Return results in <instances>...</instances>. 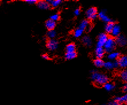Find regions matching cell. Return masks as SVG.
Wrapping results in <instances>:
<instances>
[{
	"label": "cell",
	"instance_id": "cell-32",
	"mask_svg": "<svg viewBox=\"0 0 127 105\" xmlns=\"http://www.w3.org/2000/svg\"><path fill=\"white\" fill-rule=\"evenodd\" d=\"M113 63H114V66H115V68H117V67H119V63H118L117 61H113Z\"/></svg>",
	"mask_w": 127,
	"mask_h": 105
},
{
	"label": "cell",
	"instance_id": "cell-1",
	"mask_svg": "<svg viewBox=\"0 0 127 105\" xmlns=\"http://www.w3.org/2000/svg\"><path fill=\"white\" fill-rule=\"evenodd\" d=\"M92 79L96 84L98 86H104L108 82V78L104 74L98 73L95 71H92Z\"/></svg>",
	"mask_w": 127,
	"mask_h": 105
},
{
	"label": "cell",
	"instance_id": "cell-11",
	"mask_svg": "<svg viewBox=\"0 0 127 105\" xmlns=\"http://www.w3.org/2000/svg\"><path fill=\"white\" fill-rule=\"evenodd\" d=\"M120 30H121V29L119 25L115 24L113 28V30H112V31L110 34H112V35L114 36V37H117V36H119L120 35Z\"/></svg>",
	"mask_w": 127,
	"mask_h": 105
},
{
	"label": "cell",
	"instance_id": "cell-24",
	"mask_svg": "<svg viewBox=\"0 0 127 105\" xmlns=\"http://www.w3.org/2000/svg\"><path fill=\"white\" fill-rule=\"evenodd\" d=\"M83 32V30L81 29L80 28H78L77 29H75L74 32V37L76 38H78L82 35Z\"/></svg>",
	"mask_w": 127,
	"mask_h": 105
},
{
	"label": "cell",
	"instance_id": "cell-3",
	"mask_svg": "<svg viewBox=\"0 0 127 105\" xmlns=\"http://www.w3.org/2000/svg\"><path fill=\"white\" fill-rule=\"evenodd\" d=\"M87 18L90 20H94L97 17V9L95 8L92 7L89 9L86 12Z\"/></svg>",
	"mask_w": 127,
	"mask_h": 105
},
{
	"label": "cell",
	"instance_id": "cell-5",
	"mask_svg": "<svg viewBox=\"0 0 127 105\" xmlns=\"http://www.w3.org/2000/svg\"><path fill=\"white\" fill-rule=\"evenodd\" d=\"M58 43L55 39H50L47 43V47L51 51H54L58 48Z\"/></svg>",
	"mask_w": 127,
	"mask_h": 105
},
{
	"label": "cell",
	"instance_id": "cell-15",
	"mask_svg": "<svg viewBox=\"0 0 127 105\" xmlns=\"http://www.w3.org/2000/svg\"><path fill=\"white\" fill-rule=\"evenodd\" d=\"M89 25V22L87 20H84L81 23L80 25L79 26V28H80L81 29L83 30L84 31V30L88 28Z\"/></svg>",
	"mask_w": 127,
	"mask_h": 105
},
{
	"label": "cell",
	"instance_id": "cell-27",
	"mask_svg": "<svg viewBox=\"0 0 127 105\" xmlns=\"http://www.w3.org/2000/svg\"><path fill=\"white\" fill-rule=\"evenodd\" d=\"M50 19L51 20L55 21H55L59 20V15L58 13L54 14L53 15H52L51 16Z\"/></svg>",
	"mask_w": 127,
	"mask_h": 105
},
{
	"label": "cell",
	"instance_id": "cell-31",
	"mask_svg": "<svg viewBox=\"0 0 127 105\" xmlns=\"http://www.w3.org/2000/svg\"><path fill=\"white\" fill-rule=\"evenodd\" d=\"M123 91L126 92V93H127V83H126V84L124 85V86L123 87Z\"/></svg>",
	"mask_w": 127,
	"mask_h": 105
},
{
	"label": "cell",
	"instance_id": "cell-25",
	"mask_svg": "<svg viewBox=\"0 0 127 105\" xmlns=\"http://www.w3.org/2000/svg\"><path fill=\"white\" fill-rule=\"evenodd\" d=\"M104 66L108 70H111L112 68H115L114 63L113 62H112V61H107L106 63H104Z\"/></svg>",
	"mask_w": 127,
	"mask_h": 105
},
{
	"label": "cell",
	"instance_id": "cell-13",
	"mask_svg": "<svg viewBox=\"0 0 127 105\" xmlns=\"http://www.w3.org/2000/svg\"><path fill=\"white\" fill-rule=\"evenodd\" d=\"M115 25V24H114L113 22H112V21L110 23H107V24L106 25V26H105V31H106L107 33H111Z\"/></svg>",
	"mask_w": 127,
	"mask_h": 105
},
{
	"label": "cell",
	"instance_id": "cell-17",
	"mask_svg": "<svg viewBox=\"0 0 127 105\" xmlns=\"http://www.w3.org/2000/svg\"><path fill=\"white\" fill-rule=\"evenodd\" d=\"M76 46L74 43H70L66 46V52H75Z\"/></svg>",
	"mask_w": 127,
	"mask_h": 105
},
{
	"label": "cell",
	"instance_id": "cell-33",
	"mask_svg": "<svg viewBox=\"0 0 127 105\" xmlns=\"http://www.w3.org/2000/svg\"><path fill=\"white\" fill-rule=\"evenodd\" d=\"M42 57H43V58L44 59H46V60L49 59L48 55H47V54H44V55H43L42 56Z\"/></svg>",
	"mask_w": 127,
	"mask_h": 105
},
{
	"label": "cell",
	"instance_id": "cell-18",
	"mask_svg": "<svg viewBox=\"0 0 127 105\" xmlns=\"http://www.w3.org/2000/svg\"><path fill=\"white\" fill-rule=\"evenodd\" d=\"M108 58L110 60H115L120 57V53L117 52H112L108 55Z\"/></svg>",
	"mask_w": 127,
	"mask_h": 105
},
{
	"label": "cell",
	"instance_id": "cell-22",
	"mask_svg": "<svg viewBox=\"0 0 127 105\" xmlns=\"http://www.w3.org/2000/svg\"><path fill=\"white\" fill-rule=\"evenodd\" d=\"M120 78L123 81L127 83V69H125L121 72Z\"/></svg>",
	"mask_w": 127,
	"mask_h": 105
},
{
	"label": "cell",
	"instance_id": "cell-6",
	"mask_svg": "<svg viewBox=\"0 0 127 105\" xmlns=\"http://www.w3.org/2000/svg\"><path fill=\"white\" fill-rule=\"evenodd\" d=\"M116 44H118L120 46H126L127 44V39L124 36L119 35L116 39Z\"/></svg>",
	"mask_w": 127,
	"mask_h": 105
},
{
	"label": "cell",
	"instance_id": "cell-30",
	"mask_svg": "<svg viewBox=\"0 0 127 105\" xmlns=\"http://www.w3.org/2000/svg\"><path fill=\"white\" fill-rule=\"evenodd\" d=\"M80 14V9H77L75 11H74V14L75 16H78Z\"/></svg>",
	"mask_w": 127,
	"mask_h": 105
},
{
	"label": "cell",
	"instance_id": "cell-14",
	"mask_svg": "<svg viewBox=\"0 0 127 105\" xmlns=\"http://www.w3.org/2000/svg\"><path fill=\"white\" fill-rule=\"evenodd\" d=\"M82 41L83 44H85L86 46H90L92 44V39L88 36H84L82 39Z\"/></svg>",
	"mask_w": 127,
	"mask_h": 105
},
{
	"label": "cell",
	"instance_id": "cell-19",
	"mask_svg": "<svg viewBox=\"0 0 127 105\" xmlns=\"http://www.w3.org/2000/svg\"><path fill=\"white\" fill-rule=\"evenodd\" d=\"M47 1L50 3V6L54 7V8L59 6L62 2V1H61V0H50V1Z\"/></svg>",
	"mask_w": 127,
	"mask_h": 105
},
{
	"label": "cell",
	"instance_id": "cell-23",
	"mask_svg": "<svg viewBox=\"0 0 127 105\" xmlns=\"http://www.w3.org/2000/svg\"><path fill=\"white\" fill-rule=\"evenodd\" d=\"M104 86L105 89L108 91H111V90H113L115 87V85L112 84L111 83H109V82H107L106 84H105L104 85Z\"/></svg>",
	"mask_w": 127,
	"mask_h": 105
},
{
	"label": "cell",
	"instance_id": "cell-20",
	"mask_svg": "<svg viewBox=\"0 0 127 105\" xmlns=\"http://www.w3.org/2000/svg\"><path fill=\"white\" fill-rule=\"evenodd\" d=\"M76 56H77V53H76V52H66V55H65V57L67 60L73 59L75 58Z\"/></svg>",
	"mask_w": 127,
	"mask_h": 105
},
{
	"label": "cell",
	"instance_id": "cell-36",
	"mask_svg": "<svg viewBox=\"0 0 127 105\" xmlns=\"http://www.w3.org/2000/svg\"></svg>",
	"mask_w": 127,
	"mask_h": 105
},
{
	"label": "cell",
	"instance_id": "cell-7",
	"mask_svg": "<svg viewBox=\"0 0 127 105\" xmlns=\"http://www.w3.org/2000/svg\"><path fill=\"white\" fill-rule=\"evenodd\" d=\"M119 63V66L121 68H127V56H120L117 60Z\"/></svg>",
	"mask_w": 127,
	"mask_h": 105
},
{
	"label": "cell",
	"instance_id": "cell-16",
	"mask_svg": "<svg viewBox=\"0 0 127 105\" xmlns=\"http://www.w3.org/2000/svg\"><path fill=\"white\" fill-rule=\"evenodd\" d=\"M115 101H117L120 104H123V103H126L127 102V93L122 96V97H117L115 99Z\"/></svg>",
	"mask_w": 127,
	"mask_h": 105
},
{
	"label": "cell",
	"instance_id": "cell-8",
	"mask_svg": "<svg viewBox=\"0 0 127 105\" xmlns=\"http://www.w3.org/2000/svg\"><path fill=\"white\" fill-rule=\"evenodd\" d=\"M37 6L41 9L46 10L50 8V5L47 1H40L37 2Z\"/></svg>",
	"mask_w": 127,
	"mask_h": 105
},
{
	"label": "cell",
	"instance_id": "cell-26",
	"mask_svg": "<svg viewBox=\"0 0 127 105\" xmlns=\"http://www.w3.org/2000/svg\"><path fill=\"white\" fill-rule=\"evenodd\" d=\"M56 35H57V33H56V32L54 30H49L48 33H47V36L50 39H54V38L56 36Z\"/></svg>",
	"mask_w": 127,
	"mask_h": 105
},
{
	"label": "cell",
	"instance_id": "cell-28",
	"mask_svg": "<svg viewBox=\"0 0 127 105\" xmlns=\"http://www.w3.org/2000/svg\"><path fill=\"white\" fill-rule=\"evenodd\" d=\"M25 2L29 3V4L32 5V4H35V3L37 2V1H36V0H26Z\"/></svg>",
	"mask_w": 127,
	"mask_h": 105
},
{
	"label": "cell",
	"instance_id": "cell-10",
	"mask_svg": "<svg viewBox=\"0 0 127 105\" xmlns=\"http://www.w3.org/2000/svg\"><path fill=\"white\" fill-rule=\"evenodd\" d=\"M46 28L48 29V30H54V29L55 28L56 26V23L55 21L51 20H48L46 22Z\"/></svg>",
	"mask_w": 127,
	"mask_h": 105
},
{
	"label": "cell",
	"instance_id": "cell-9",
	"mask_svg": "<svg viewBox=\"0 0 127 105\" xmlns=\"http://www.w3.org/2000/svg\"><path fill=\"white\" fill-rule=\"evenodd\" d=\"M105 50L103 47H97L96 48L95 54L97 59H101L104 56L105 54Z\"/></svg>",
	"mask_w": 127,
	"mask_h": 105
},
{
	"label": "cell",
	"instance_id": "cell-4",
	"mask_svg": "<svg viewBox=\"0 0 127 105\" xmlns=\"http://www.w3.org/2000/svg\"><path fill=\"white\" fill-rule=\"evenodd\" d=\"M108 39V35L106 33H101L98 36L97 41V47H103Z\"/></svg>",
	"mask_w": 127,
	"mask_h": 105
},
{
	"label": "cell",
	"instance_id": "cell-35",
	"mask_svg": "<svg viewBox=\"0 0 127 105\" xmlns=\"http://www.w3.org/2000/svg\"><path fill=\"white\" fill-rule=\"evenodd\" d=\"M126 104H127V102H126Z\"/></svg>",
	"mask_w": 127,
	"mask_h": 105
},
{
	"label": "cell",
	"instance_id": "cell-2",
	"mask_svg": "<svg viewBox=\"0 0 127 105\" xmlns=\"http://www.w3.org/2000/svg\"><path fill=\"white\" fill-rule=\"evenodd\" d=\"M116 42L115 40L112 37H108L104 46L105 51L108 52V53L113 52L116 47Z\"/></svg>",
	"mask_w": 127,
	"mask_h": 105
},
{
	"label": "cell",
	"instance_id": "cell-12",
	"mask_svg": "<svg viewBox=\"0 0 127 105\" xmlns=\"http://www.w3.org/2000/svg\"><path fill=\"white\" fill-rule=\"evenodd\" d=\"M98 16L103 21H104L105 23H108L111 22V20H110V18L106 15L105 12L104 11H101L99 12L98 14Z\"/></svg>",
	"mask_w": 127,
	"mask_h": 105
},
{
	"label": "cell",
	"instance_id": "cell-29",
	"mask_svg": "<svg viewBox=\"0 0 127 105\" xmlns=\"http://www.w3.org/2000/svg\"><path fill=\"white\" fill-rule=\"evenodd\" d=\"M119 104V103H118L117 101H116L115 100V101H111V102H110L109 103L108 105H117Z\"/></svg>",
	"mask_w": 127,
	"mask_h": 105
},
{
	"label": "cell",
	"instance_id": "cell-21",
	"mask_svg": "<svg viewBox=\"0 0 127 105\" xmlns=\"http://www.w3.org/2000/svg\"><path fill=\"white\" fill-rule=\"evenodd\" d=\"M94 64L97 67H101L104 66V62L101 59H96L94 60Z\"/></svg>",
	"mask_w": 127,
	"mask_h": 105
},
{
	"label": "cell",
	"instance_id": "cell-34",
	"mask_svg": "<svg viewBox=\"0 0 127 105\" xmlns=\"http://www.w3.org/2000/svg\"><path fill=\"white\" fill-rule=\"evenodd\" d=\"M117 105H120V104H118Z\"/></svg>",
	"mask_w": 127,
	"mask_h": 105
}]
</instances>
